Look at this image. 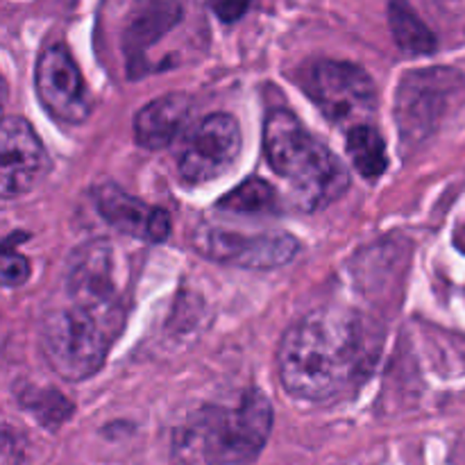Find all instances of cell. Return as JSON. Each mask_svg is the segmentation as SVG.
<instances>
[{
    "instance_id": "6da1fadb",
    "label": "cell",
    "mask_w": 465,
    "mask_h": 465,
    "mask_svg": "<svg viewBox=\"0 0 465 465\" xmlns=\"http://www.w3.org/2000/svg\"><path fill=\"white\" fill-rule=\"evenodd\" d=\"M371 357V336L361 318L350 309L321 307L282 336L277 371L291 395L327 402L361 380Z\"/></svg>"
},
{
    "instance_id": "7a4b0ae2",
    "label": "cell",
    "mask_w": 465,
    "mask_h": 465,
    "mask_svg": "<svg viewBox=\"0 0 465 465\" xmlns=\"http://www.w3.org/2000/svg\"><path fill=\"white\" fill-rule=\"evenodd\" d=\"M263 154L268 166L289 182L291 195L302 212L325 209L350 186V175L341 159L286 109L268 114Z\"/></svg>"
},
{
    "instance_id": "3957f363",
    "label": "cell",
    "mask_w": 465,
    "mask_h": 465,
    "mask_svg": "<svg viewBox=\"0 0 465 465\" xmlns=\"http://www.w3.org/2000/svg\"><path fill=\"white\" fill-rule=\"evenodd\" d=\"M272 431V407L250 389L234 407H204L175 434V454L200 465H245L262 454Z\"/></svg>"
},
{
    "instance_id": "277c9868",
    "label": "cell",
    "mask_w": 465,
    "mask_h": 465,
    "mask_svg": "<svg viewBox=\"0 0 465 465\" xmlns=\"http://www.w3.org/2000/svg\"><path fill=\"white\" fill-rule=\"evenodd\" d=\"M118 327L91 309L71 302L53 309L39 325V345L48 366L66 381H82L103 368Z\"/></svg>"
},
{
    "instance_id": "5b68a950",
    "label": "cell",
    "mask_w": 465,
    "mask_h": 465,
    "mask_svg": "<svg viewBox=\"0 0 465 465\" xmlns=\"http://www.w3.org/2000/svg\"><path fill=\"white\" fill-rule=\"evenodd\" d=\"M465 103V77L457 68L409 71L395 91V125L407 148H420Z\"/></svg>"
},
{
    "instance_id": "8992f818",
    "label": "cell",
    "mask_w": 465,
    "mask_h": 465,
    "mask_svg": "<svg viewBox=\"0 0 465 465\" xmlns=\"http://www.w3.org/2000/svg\"><path fill=\"white\" fill-rule=\"evenodd\" d=\"M304 94L330 118L350 127L363 125L377 109V89L366 68L339 59H313L298 73Z\"/></svg>"
},
{
    "instance_id": "52a82bcc",
    "label": "cell",
    "mask_w": 465,
    "mask_h": 465,
    "mask_svg": "<svg viewBox=\"0 0 465 465\" xmlns=\"http://www.w3.org/2000/svg\"><path fill=\"white\" fill-rule=\"evenodd\" d=\"M193 248L203 257L225 266L271 271L286 266L300 252V243L284 232L230 230L221 225H203L193 232Z\"/></svg>"
},
{
    "instance_id": "ba28073f",
    "label": "cell",
    "mask_w": 465,
    "mask_h": 465,
    "mask_svg": "<svg viewBox=\"0 0 465 465\" xmlns=\"http://www.w3.org/2000/svg\"><path fill=\"white\" fill-rule=\"evenodd\" d=\"M241 127L230 114H209L182 143L177 171L191 186L207 184L232 171L241 154Z\"/></svg>"
},
{
    "instance_id": "9c48e42d",
    "label": "cell",
    "mask_w": 465,
    "mask_h": 465,
    "mask_svg": "<svg viewBox=\"0 0 465 465\" xmlns=\"http://www.w3.org/2000/svg\"><path fill=\"white\" fill-rule=\"evenodd\" d=\"M66 291L71 302L91 309L121 330L125 312H123L121 293H118L112 245L104 241L82 245L73 254L71 266H68Z\"/></svg>"
},
{
    "instance_id": "30bf717a",
    "label": "cell",
    "mask_w": 465,
    "mask_h": 465,
    "mask_svg": "<svg viewBox=\"0 0 465 465\" xmlns=\"http://www.w3.org/2000/svg\"><path fill=\"white\" fill-rule=\"evenodd\" d=\"M36 95L45 112L68 125H80L91 114V95L84 77L64 44L48 45L35 71Z\"/></svg>"
},
{
    "instance_id": "8fae6325",
    "label": "cell",
    "mask_w": 465,
    "mask_h": 465,
    "mask_svg": "<svg viewBox=\"0 0 465 465\" xmlns=\"http://www.w3.org/2000/svg\"><path fill=\"white\" fill-rule=\"evenodd\" d=\"M0 193L5 200L27 193L48 173V153L32 130L30 123L18 116H7L0 141Z\"/></svg>"
},
{
    "instance_id": "7c38bea8",
    "label": "cell",
    "mask_w": 465,
    "mask_h": 465,
    "mask_svg": "<svg viewBox=\"0 0 465 465\" xmlns=\"http://www.w3.org/2000/svg\"><path fill=\"white\" fill-rule=\"evenodd\" d=\"M94 203L100 218L121 234L134 236L141 241H154V243L168 239V234H171L168 212L150 207L143 200L134 198L112 182L94 191Z\"/></svg>"
},
{
    "instance_id": "4fadbf2b",
    "label": "cell",
    "mask_w": 465,
    "mask_h": 465,
    "mask_svg": "<svg viewBox=\"0 0 465 465\" xmlns=\"http://www.w3.org/2000/svg\"><path fill=\"white\" fill-rule=\"evenodd\" d=\"M191 98L186 94H166L145 104L134 118V139L145 150H162L180 136L191 116Z\"/></svg>"
},
{
    "instance_id": "5bb4252c",
    "label": "cell",
    "mask_w": 465,
    "mask_h": 465,
    "mask_svg": "<svg viewBox=\"0 0 465 465\" xmlns=\"http://www.w3.org/2000/svg\"><path fill=\"white\" fill-rule=\"evenodd\" d=\"M182 18V7L175 0H150L143 12L130 23L125 32V54L130 71L143 66L150 45L157 44Z\"/></svg>"
},
{
    "instance_id": "9a60e30c",
    "label": "cell",
    "mask_w": 465,
    "mask_h": 465,
    "mask_svg": "<svg viewBox=\"0 0 465 465\" xmlns=\"http://www.w3.org/2000/svg\"><path fill=\"white\" fill-rule=\"evenodd\" d=\"M389 23L395 44L409 57L430 54L436 50V36L407 0H391Z\"/></svg>"
},
{
    "instance_id": "2e32d148",
    "label": "cell",
    "mask_w": 465,
    "mask_h": 465,
    "mask_svg": "<svg viewBox=\"0 0 465 465\" xmlns=\"http://www.w3.org/2000/svg\"><path fill=\"white\" fill-rule=\"evenodd\" d=\"M348 154L352 159L359 175L366 180H377L389 168V154H386V143L380 132L372 125H354L348 130Z\"/></svg>"
},
{
    "instance_id": "e0dca14e",
    "label": "cell",
    "mask_w": 465,
    "mask_h": 465,
    "mask_svg": "<svg viewBox=\"0 0 465 465\" xmlns=\"http://www.w3.org/2000/svg\"><path fill=\"white\" fill-rule=\"evenodd\" d=\"M277 207L275 189L259 177L245 180L218 203V209L232 213H275Z\"/></svg>"
},
{
    "instance_id": "ac0fdd59",
    "label": "cell",
    "mask_w": 465,
    "mask_h": 465,
    "mask_svg": "<svg viewBox=\"0 0 465 465\" xmlns=\"http://www.w3.org/2000/svg\"><path fill=\"white\" fill-rule=\"evenodd\" d=\"M21 402L45 427H59L73 411L71 402L62 393H57V391H35L30 395H23Z\"/></svg>"
},
{
    "instance_id": "d6986e66",
    "label": "cell",
    "mask_w": 465,
    "mask_h": 465,
    "mask_svg": "<svg viewBox=\"0 0 465 465\" xmlns=\"http://www.w3.org/2000/svg\"><path fill=\"white\" fill-rule=\"evenodd\" d=\"M27 277H30V262L7 245L3 252V284L7 289H16L25 284Z\"/></svg>"
},
{
    "instance_id": "ffe728a7",
    "label": "cell",
    "mask_w": 465,
    "mask_h": 465,
    "mask_svg": "<svg viewBox=\"0 0 465 465\" xmlns=\"http://www.w3.org/2000/svg\"><path fill=\"white\" fill-rule=\"evenodd\" d=\"M250 3H252V0H209L212 12L216 14L223 23H236L239 18H243Z\"/></svg>"
},
{
    "instance_id": "44dd1931",
    "label": "cell",
    "mask_w": 465,
    "mask_h": 465,
    "mask_svg": "<svg viewBox=\"0 0 465 465\" xmlns=\"http://www.w3.org/2000/svg\"><path fill=\"white\" fill-rule=\"evenodd\" d=\"M454 245H457L461 252H465V221L457 227V232H454Z\"/></svg>"
}]
</instances>
